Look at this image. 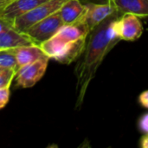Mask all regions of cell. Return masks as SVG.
I'll list each match as a JSON object with an SVG mask.
<instances>
[{
	"label": "cell",
	"mask_w": 148,
	"mask_h": 148,
	"mask_svg": "<svg viewBox=\"0 0 148 148\" xmlns=\"http://www.w3.org/2000/svg\"><path fill=\"white\" fill-rule=\"evenodd\" d=\"M121 16L115 11L93 29L88 36L82 57L75 70L77 93L75 108H79L83 103L88 88L104 58L121 41L118 28Z\"/></svg>",
	"instance_id": "6da1fadb"
},
{
	"label": "cell",
	"mask_w": 148,
	"mask_h": 148,
	"mask_svg": "<svg viewBox=\"0 0 148 148\" xmlns=\"http://www.w3.org/2000/svg\"><path fill=\"white\" fill-rule=\"evenodd\" d=\"M89 32L86 19L64 24L40 47L49 59L63 64H70L83 54Z\"/></svg>",
	"instance_id": "7a4b0ae2"
},
{
	"label": "cell",
	"mask_w": 148,
	"mask_h": 148,
	"mask_svg": "<svg viewBox=\"0 0 148 148\" xmlns=\"http://www.w3.org/2000/svg\"><path fill=\"white\" fill-rule=\"evenodd\" d=\"M66 1L67 0H48L27 13L16 17L13 21V27L18 31L25 33L36 23L58 11Z\"/></svg>",
	"instance_id": "3957f363"
},
{
	"label": "cell",
	"mask_w": 148,
	"mask_h": 148,
	"mask_svg": "<svg viewBox=\"0 0 148 148\" xmlns=\"http://www.w3.org/2000/svg\"><path fill=\"white\" fill-rule=\"evenodd\" d=\"M64 25L59 10L31 26L25 33L34 44L40 46L50 39Z\"/></svg>",
	"instance_id": "277c9868"
},
{
	"label": "cell",
	"mask_w": 148,
	"mask_h": 148,
	"mask_svg": "<svg viewBox=\"0 0 148 148\" xmlns=\"http://www.w3.org/2000/svg\"><path fill=\"white\" fill-rule=\"evenodd\" d=\"M49 60V58L46 56L19 69L15 75L17 86L23 88H29L35 86L44 75Z\"/></svg>",
	"instance_id": "5b68a950"
},
{
	"label": "cell",
	"mask_w": 148,
	"mask_h": 148,
	"mask_svg": "<svg viewBox=\"0 0 148 148\" xmlns=\"http://www.w3.org/2000/svg\"><path fill=\"white\" fill-rule=\"evenodd\" d=\"M118 28L121 40L134 42L138 40L143 33V26L139 16L127 13L120 16Z\"/></svg>",
	"instance_id": "8992f818"
},
{
	"label": "cell",
	"mask_w": 148,
	"mask_h": 148,
	"mask_svg": "<svg viewBox=\"0 0 148 148\" xmlns=\"http://www.w3.org/2000/svg\"><path fill=\"white\" fill-rule=\"evenodd\" d=\"M86 22L90 31L103 22L109 16L117 11L112 0H108L105 3H86Z\"/></svg>",
	"instance_id": "52a82bcc"
},
{
	"label": "cell",
	"mask_w": 148,
	"mask_h": 148,
	"mask_svg": "<svg viewBox=\"0 0 148 148\" xmlns=\"http://www.w3.org/2000/svg\"><path fill=\"white\" fill-rule=\"evenodd\" d=\"M47 1L48 0H13L8 6L0 10V17L5 18L13 23L16 17L27 13Z\"/></svg>",
	"instance_id": "ba28073f"
},
{
	"label": "cell",
	"mask_w": 148,
	"mask_h": 148,
	"mask_svg": "<svg viewBox=\"0 0 148 148\" xmlns=\"http://www.w3.org/2000/svg\"><path fill=\"white\" fill-rule=\"evenodd\" d=\"M86 4H83L80 0H67L59 10L64 24H70L86 19Z\"/></svg>",
	"instance_id": "9c48e42d"
},
{
	"label": "cell",
	"mask_w": 148,
	"mask_h": 148,
	"mask_svg": "<svg viewBox=\"0 0 148 148\" xmlns=\"http://www.w3.org/2000/svg\"><path fill=\"white\" fill-rule=\"evenodd\" d=\"M34 44L26 33L16 30L14 27L0 32V49H16Z\"/></svg>",
	"instance_id": "30bf717a"
},
{
	"label": "cell",
	"mask_w": 148,
	"mask_h": 148,
	"mask_svg": "<svg viewBox=\"0 0 148 148\" xmlns=\"http://www.w3.org/2000/svg\"><path fill=\"white\" fill-rule=\"evenodd\" d=\"M13 50L16 56L18 69L47 56L41 47L36 44L18 47L13 49Z\"/></svg>",
	"instance_id": "8fae6325"
},
{
	"label": "cell",
	"mask_w": 148,
	"mask_h": 148,
	"mask_svg": "<svg viewBox=\"0 0 148 148\" xmlns=\"http://www.w3.org/2000/svg\"><path fill=\"white\" fill-rule=\"evenodd\" d=\"M120 15L130 13L148 17V0H112Z\"/></svg>",
	"instance_id": "7c38bea8"
},
{
	"label": "cell",
	"mask_w": 148,
	"mask_h": 148,
	"mask_svg": "<svg viewBox=\"0 0 148 148\" xmlns=\"http://www.w3.org/2000/svg\"><path fill=\"white\" fill-rule=\"evenodd\" d=\"M0 68L17 72V63L13 49H0Z\"/></svg>",
	"instance_id": "4fadbf2b"
},
{
	"label": "cell",
	"mask_w": 148,
	"mask_h": 148,
	"mask_svg": "<svg viewBox=\"0 0 148 148\" xmlns=\"http://www.w3.org/2000/svg\"><path fill=\"white\" fill-rule=\"evenodd\" d=\"M16 71L6 69L0 73V88L5 87H10L12 81L15 79Z\"/></svg>",
	"instance_id": "5bb4252c"
},
{
	"label": "cell",
	"mask_w": 148,
	"mask_h": 148,
	"mask_svg": "<svg viewBox=\"0 0 148 148\" xmlns=\"http://www.w3.org/2000/svg\"><path fill=\"white\" fill-rule=\"evenodd\" d=\"M10 95V87L0 88V109L3 108L5 105L9 102Z\"/></svg>",
	"instance_id": "9a60e30c"
},
{
	"label": "cell",
	"mask_w": 148,
	"mask_h": 148,
	"mask_svg": "<svg viewBox=\"0 0 148 148\" xmlns=\"http://www.w3.org/2000/svg\"><path fill=\"white\" fill-rule=\"evenodd\" d=\"M138 127L139 130L144 134H148V112L142 114L138 121Z\"/></svg>",
	"instance_id": "2e32d148"
},
{
	"label": "cell",
	"mask_w": 148,
	"mask_h": 148,
	"mask_svg": "<svg viewBox=\"0 0 148 148\" xmlns=\"http://www.w3.org/2000/svg\"><path fill=\"white\" fill-rule=\"evenodd\" d=\"M138 101L140 106L145 108H148V89L140 93L138 98Z\"/></svg>",
	"instance_id": "e0dca14e"
},
{
	"label": "cell",
	"mask_w": 148,
	"mask_h": 148,
	"mask_svg": "<svg viewBox=\"0 0 148 148\" xmlns=\"http://www.w3.org/2000/svg\"><path fill=\"white\" fill-rule=\"evenodd\" d=\"M10 28H13V23L5 18L0 17V32L9 29Z\"/></svg>",
	"instance_id": "ac0fdd59"
},
{
	"label": "cell",
	"mask_w": 148,
	"mask_h": 148,
	"mask_svg": "<svg viewBox=\"0 0 148 148\" xmlns=\"http://www.w3.org/2000/svg\"><path fill=\"white\" fill-rule=\"evenodd\" d=\"M140 147L141 148H148V134H144L140 138Z\"/></svg>",
	"instance_id": "d6986e66"
},
{
	"label": "cell",
	"mask_w": 148,
	"mask_h": 148,
	"mask_svg": "<svg viewBox=\"0 0 148 148\" xmlns=\"http://www.w3.org/2000/svg\"><path fill=\"white\" fill-rule=\"evenodd\" d=\"M13 0H0V10L4 9L6 6H8Z\"/></svg>",
	"instance_id": "ffe728a7"
},
{
	"label": "cell",
	"mask_w": 148,
	"mask_h": 148,
	"mask_svg": "<svg viewBox=\"0 0 148 148\" xmlns=\"http://www.w3.org/2000/svg\"><path fill=\"white\" fill-rule=\"evenodd\" d=\"M4 70H6L5 69H2V68H0V73L1 72H3V71H4Z\"/></svg>",
	"instance_id": "44dd1931"
}]
</instances>
